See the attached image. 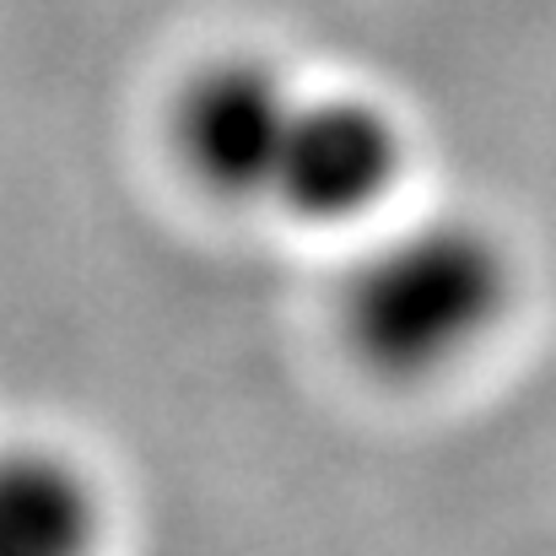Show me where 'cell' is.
Instances as JSON below:
<instances>
[{
    "label": "cell",
    "instance_id": "obj_2",
    "mask_svg": "<svg viewBox=\"0 0 556 556\" xmlns=\"http://www.w3.org/2000/svg\"><path fill=\"white\" fill-rule=\"evenodd\" d=\"M519 303V260L481 216L378 227L341 276L336 330L383 383H438L476 363Z\"/></svg>",
    "mask_w": 556,
    "mask_h": 556
},
{
    "label": "cell",
    "instance_id": "obj_1",
    "mask_svg": "<svg viewBox=\"0 0 556 556\" xmlns=\"http://www.w3.org/2000/svg\"><path fill=\"white\" fill-rule=\"evenodd\" d=\"M174 157L200 194L298 227H368L410 168L405 125L368 92L319 87L260 49L194 65L168 109Z\"/></svg>",
    "mask_w": 556,
    "mask_h": 556
},
{
    "label": "cell",
    "instance_id": "obj_3",
    "mask_svg": "<svg viewBox=\"0 0 556 556\" xmlns=\"http://www.w3.org/2000/svg\"><path fill=\"white\" fill-rule=\"evenodd\" d=\"M0 556H109V503L81 459L49 443L0 448Z\"/></svg>",
    "mask_w": 556,
    "mask_h": 556
}]
</instances>
